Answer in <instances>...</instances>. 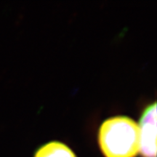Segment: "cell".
<instances>
[{
  "label": "cell",
  "instance_id": "cell-2",
  "mask_svg": "<svg viewBox=\"0 0 157 157\" xmlns=\"http://www.w3.org/2000/svg\"><path fill=\"white\" fill-rule=\"evenodd\" d=\"M139 127V152L142 157H156V103L143 111Z\"/></svg>",
  "mask_w": 157,
  "mask_h": 157
},
{
  "label": "cell",
  "instance_id": "cell-1",
  "mask_svg": "<svg viewBox=\"0 0 157 157\" xmlns=\"http://www.w3.org/2000/svg\"><path fill=\"white\" fill-rule=\"evenodd\" d=\"M98 143L105 157H135L139 152V127L131 118L117 116L102 123Z\"/></svg>",
  "mask_w": 157,
  "mask_h": 157
},
{
  "label": "cell",
  "instance_id": "cell-3",
  "mask_svg": "<svg viewBox=\"0 0 157 157\" xmlns=\"http://www.w3.org/2000/svg\"><path fill=\"white\" fill-rule=\"evenodd\" d=\"M34 157H76L67 145L59 141H51L41 146Z\"/></svg>",
  "mask_w": 157,
  "mask_h": 157
}]
</instances>
